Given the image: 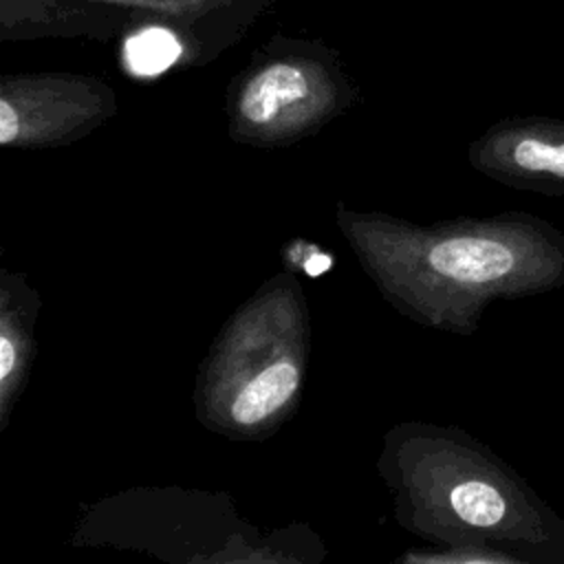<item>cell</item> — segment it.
Instances as JSON below:
<instances>
[{
  "label": "cell",
  "instance_id": "7a4b0ae2",
  "mask_svg": "<svg viewBox=\"0 0 564 564\" xmlns=\"http://www.w3.org/2000/svg\"><path fill=\"white\" fill-rule=\"evenodd\" d=\"M308 73L293 62H275L258 70L240 95V115L256 126L271 123L286 108L311 97Z\"/></svg>",
  "mask_w": 564,
  "mask_h": 564
},
{
  "label": "cell",
  "instance_id": "52a82bcc",
  "mask_svg": "<svg viewBox=\"0 0 564 564\" xmlns=\"http://www.w3.org/2000/svg\"><path fill=\"white\" fill-rule=\"evenodd\" d=\"M110 2H141V0H110Z\"/></svg>",
  "mask_w": 564,
  "mask_h": 564
},
{
  "label": "cell",
  "instance_id": "6da1fadb",
  "mask_svg": "<svg viewBox=\"0 0 564 564\" xmlns=\"http://www.w3.org/2000/svg\"><path fill=\"white\" fill-rule=\"evenodd\" d=\"M478 159L509 185L564 198V119H507L487 134Z\"/></svg>",
  "mask_w": 564,
  "mask_h": 564
},
{
  "label": "cell",
  "instance_id": "3957f363",
  "mask_svg": "<svg viewBox=\"0 0 564 564\" xmlns=\"http://www.w3.org/2000/svg\"><path fill=\"white\" fill-rule=\"evenodd\" d=\"M297 368L289 361H275L258 372L234 399L231 416L236 423L251 425L284 405L297 388Z\"/></svg>",
  "mask_w": 564,
  "mask_h": 564
},
{
  "label": "cell",
  "instance_id": "8992f818",
  "mask_svg": "<svg viewBox=\"0 0 564 564\" xmlns=\"http://www.w3.org/2000/svg\"><path fill=\"white\" fill-rule=\"evenodd\" d=\"M15 364V348L7 335L0 337V379L4 381Z\"/></svg>",
  "mask_w": 564,
  "mask_h": 564
},
{
  "label": "cell",
  "instance_id": "5b68a950",
  "mask_svg": "<svg viewBox=\"0 0 564 564\" xmlns=\"http://www.w3.org/2000/svg\"><path fill=\"white\" fill-rule=\"evenodd\" d=\"M20 117L9 97L0 99V143H11L18 137Z\"/></svg>",
  "mask_w": 564,
  "mask_h": 564
},
{
  "label": "cell",
  "instance_id": "ba28073f",
  "mask_svg": "<svg viewBox=\"0 0 564 564\" xmlns=\"http://www.w3.org/2000/svg\"><path fill=\"white\" fill-rule=\"evenodd\" d=\"M562 368H564V361H562Z\"/></svg>",
  "mask_w": 564,
  "mask_h": 564
},
{
  "label": "cell",
  "instance_id": "277c9868",
  "mask_svg": "<svg viewBox=\"0 0 564 564\" xmlns=\"http://www.w3.org/2000/svg\"><path fill=\"white\" fill-rule=\"evenodd\" d=\"M181 55L178 40L159 26L143 29L128 37L126 62L137 75H159L170 68Z\"/></svg>",
  "mask_w": 564,
  "mask_h": 564
}]
</instances>
